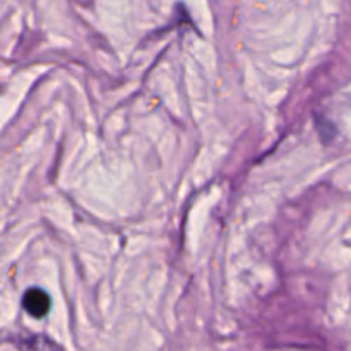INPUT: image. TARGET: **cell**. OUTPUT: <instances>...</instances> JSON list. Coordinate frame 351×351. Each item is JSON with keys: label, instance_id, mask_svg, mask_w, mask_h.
Returning <instances> with one entry per match:
<instances>
[{"label": "cell", "instance_id": "obj_1", "mask_svg": "<svg viewBox=\"0 0 351 351\" xmlns=\"http://www.w3.org/2000/svg\"><path fill=\"white\" fill-rule=\"evenodd\" d=\"M23 308L31 317H45L50 311V297L40 288H29L23 297Z\"/></svg>", "mask_w": 351, "mask_h": 351}]
</instances>
